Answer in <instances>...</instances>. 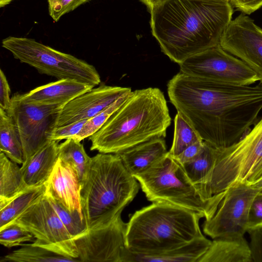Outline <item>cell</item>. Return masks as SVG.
I'll use <instances>...</instances> for the list:
<instances>
[{"instance_id": "6da1fadb", "label": "cell", "mask_w": 262, "mask_h": 262, "mask_svg": "<svg viewBox=\"0 0 262 262\" xmlns=\"http://www.w3.org/2000/svg\"><path fill=\"white\" fill-rule=\"evenodd\" d=\"M169 100L202 139L217 149L237 142L262 110V84L212 82L181 72L168 82Z\"/></svg>"}, {"instance_id": "7a4b0ae2", "label": "cell", "mask_w": 262, "mask_h": 262, "mask_svg": "<svg viewBox=\"0 0 262 262\" xmlns=\"http://www.w3.org/2000/svg\"><path fill=\"white\" fill-rule=\"evenodd\" d=\"M150 11L153 36L162 51L179 64L220 45L233 9L230 0H165Z\"/></svg>"}, {"instance_id": "3957f363", "label": "cell", "mask_w": 262, "mask_h": 262, "mask_svg": "<svg viewBox=\"0 0 262 262\" xmlns=\"http://www.w3.org/2000/svg\"><path fill=\"white\" fill-rule=\"evenodd\" d=\"M166 100L157 88L137 90L95 133L91 150L117 154L156 138H164L170 125Z\"/></svg>"}, {"instance_id": "277c9868", "label": "cell", "mask_w": 262, "mask_h": 262, "mask_svg": "<svg viewBox=\"0 0 262 262\" xmlns=\"http://www.w3.org/2000/svg\"><path fill=\"white\" fill-rule=\"evenodd\" d=\"M117 154L91 158L81 184L82 211L88 230L106 225L135 198L140 184Z\"/></svg>"}, {"instance_id": "5b68a950", "label": "cell", "mask_w": 262, "mask_h": 262, "mask_svg": "<svg viewBox=\"0 0 262 262\" xmlns=\"http://www.w3.org/2000/svg\"><path fill=\"white\" fill-rule=\"evenodd\" d=\"M200 219L184 208L152 202L130 215L126 223L125 247L135 252L152 254L182 246L204 236Z\"/></svg>"}, {"instance_id": "8992f818", "label": "cell", "mask_w": 262, "mask_h": 262, "mask_svg": "<svg viewBox=\"0 0 262 262\" xmlns=\"http://www.w3.org/2000/svg\"><path fill=\"white\" fill-rule=\"evenodd\" d=\"M134 177L149 201L184 208L205 220L213 216L226 192L204 199L198 185L189 180L181 165L168 152L156 164Z\"/></svg>"}, {"instance_id": "52a82bcc", "label": "cell", "mask_w": 262, "mask_h": 262, "mask_svg": "<svg viewBox=\"0 0 262 262\" xmlns=\"http://www.w3.org/2000/svg\"><path fill=\"white\" fill-rule=\"evenodd\" d=\"M217 150L211 172L204 184L198 185L204 199L249 180L262 160V118L237 142Z\"/></svg>"}, {"instance_id": "ba28073f", "label": "cell", "mask_w": 262, "mask_h": 262, "mask_svg": "<svg viewBox=\"0 0 262 262\" xmlns=\"http://www.w3.org/2000/svg\"><path fill=\"white\" fill-rule=\"evenodd\" d=\"M2 47L21 62L58 80L74 79L94 87L101 82L100 76L93 65L34 39L9 36L2 40Z\"/></svg>"}, {"instance_id": "9c48e42d", "label": "cell", "mask_w": 262, "mask_h": 262, "mask_svg": "<svg viewBox=\"0 0 262 262\" xmlns=\"http://www.w3.org/2000/svg\"><path fill=\"white\" fill-rule=\"evenodd\" d=\"M12 224L19 225L34 235L35 240L32 245L79 260L75 242L45 193Z\"/></svg>"}, {"instance_id": "30bf717a", "label": "cell", "mask_w": 262, "mask_h": 262, "mask_svg": "<svg viewBox=\"0 0 262 262\" xmlns=\"http://www.w3.org/2000/svg\"><path fill=\"white\" fill-rule=\"evenodd\" d=\"M179 65L180 72L185 74L214 82L249 85L259 80L248 66L220 45L189 57Z\"/></svg>"}, {"instance_id": "8fae6325", "label": "cell", "mask_w": 262, "mask_h": 262, "mask_svg": "<svg viewBox=\"0 0 262 262\" xmlns=\"http://www.w3.org/2000/svg\"><path fill=\"white\" fill-rule=\"evenodd\" d=\"M64 106L25 102L15 94L6 112L14 120L19 133L24 161L51 141L56 128L59 112Z\"/></svg>"}, {"instance_id": "7c38bea8", "label": "cell", "mask_w": 262, "mask_h": 262, "mask_svg": "<svg viewBox=\"0 0 262 262\" xmlns=\"http://www.w3.org/2000/svg\"><path fill=\"white\" fill-rule=\"evenodd\" d=\"M259 190L246 183H238L226 190L214 214L204 222V233L212 239L244 236L247 231L251 203Z\"/></svg>"}, {"instance_id": "4fadbf2b", "label": "cell", "mask_w": 262, "mask_h": 262, "mask_svg": "<svg viewBox=\"0 0 262 262\" xmlns=\"http://www.w3.org/2000/svg\"><path fill=\"white\" fill-rule=\"evenodd\" d=\"M126 228L120 214L111 223L74 238L78 259L84 262H122Z\"/></svg>"}, {"instance_id": "5bb4252c", "label": "cell", "mask_w": 262, "mask_h": 262, "mask_svg": "<svg viewBox=\"0 0 262 262\" xmlns=\"http://www.w3.org/2000/svg\"><path fill=\"white\" fill-rule=\"evenodd\" d=\"M220 45L248 66L262 84V29L252 19L242 13L231 20Z\"/></svg>"}, {"instance_id": "9a60e30c", "label": "cell", "mask_w": 262, "mask_h": 262, "mask_svg": "<svg viewBox=\"0 0 262 262\" xmlns=\"http://www.w3.org/2000/svg\"><path fill=\"white\" fill-rule=\"evenodd\" d=\"M132 92L129 88L101 84L92 88L66 104L59 112L56 127L76 121L88 120L120 97Z\"/></svg>"}, {"instance_id": "2e32d148", "label": "cell", "mask_w": 262, "mask_h": 262, "mask_svg": "<svg viewBox=\"0 0 262 262\" xmlns=\"http://www.w3.org/2000/svg\"><path fill=\"white\" fill-rule=\"evenodd\" d=\"M81 187L74 170L70 165L58 159L46 184L45 192L53 197L69 212L83 218Z\"/></svg>"}, {"instance_id": "e0dca14e", "label": "cell", "mask_w": 262, "mask_h": 262, "mask_svg": "<svg viewBox=\"0 0 262 262\" xmlns=\"http://www.w3.org/2000/svg\"><path fill=\"white\" fill-rule=\"evenodd\" d=\"M93 88L76 80L65 79L38 86L26 94H18L21 100L28 103L64 106Z\"/></svg>"}, {"instance_id": "ac0fdd59", "label": "cell", "mask_w": 262, "mask_h": 262, "mask_svg": "<svg viewBox=\"0 0 262 262\" xmlns=\"http://www.w3.org/2000/svg\"><path fill=\"white\" fill-rule=\"evenodd\" d=\"M211 243L203 236L178 248L152 254L135 252L125 247L122 262H199Z\"/></svg>"}, {"instance_id": "d6986e66", "label": "cell", "mask_w": 262, "mask_h": 262, "mask_svg": "<svg viewBox=\"0 0 262 262\" xmlns=\"http://www.w3.org/2000/svg\"><path fill=\"white\" fill-rule=\"evenodd\" d=\"M58 142L50 141L24 161L20 168L27 188L46 185L58 159Z\"/></svg>"}, {"instance_id": "ffe728a7", "label": "cell", "mask_w": 262, "mask_h": 262, "mask_svg": "<svg viewBox=\"0 0 262 262\" xmlns=\"http://www.w3.org/2000/svg\"><path fill=\"white\" fill-rule=\"evenodd\" d=\"M163 138H156L117 153L134 177L147 170L168 153Z\"/></svg>"}, {"instance_id": "44dd1931", "label": "cell", "mask_w": 262, "mask_h": 262, "mask_svg": "<svg viewBox=\"0 0 262 262\" xmlns=\"http://www.w3.org/2000/svg\"><path fill=\"white\" fill-rule=\"evenodd\" d=\"M199 262H252L249 245L244 236L213 239Z\"/></svg>"}, {"instance_id": "7402d4cb", "label": "cell", "mask_w": 262, "mask_h": 262, "mask_svg": "<svg viewBox=\"0 0 262 262\" xmlns=\"http://www.w3.org/2000/svg\"><path fill=\"white\" fill-rule=\"evenodd\" d=\"M29 188L26 186L21 168L3 152L0 154V209Z\"/></svg>"}, {"instance_id": "603a6c76", "label": "cell", "mask_w": 262, "mask_h": 262, "mask_svg": "<svg viewBox=\"0 0 262 262\" xmlns=\"http://www.w3.org/2000/svg\"><path fill=\"white\" fill-rule=\"evenodd\" d=\"M0 150L17 164L24 162V154L18 128L7 112L0 108Z\"/></svg>"}, {"instance_id": "cb8c5ba5", "label": "cell", "mask_w": 262, "mask_h": 262, "mask_svg": "<svg viewBox=\"0 0 262 262\" xmlns=\"http://www.w3.org/2000/svg\"><path fill=\"white\" fill-rule=\"evenodd\" d=\"M46 191V185L29 188L8 202L0 209V230L12 224Z\"/></svg>"}, {"instance_id": "d4e9b609", "label": "cell", "mask_w": 262, "mask_h": 262, "mask_svg": "<svg viewBox=\"0 0 262 262\" xmlns=\"http://www.w3.org/2000/svg\"><path fill=\"white\" fill-rule=\"evenodd\" d=\"M217 149L204 141L203 148L194 159L181 165L189 180L194 184H204L216 161Z\"/></svg>"}, {"instance_id": "484cf974", "label": "cell", "mask_w": 262, "mask_h": 262, "mask_svg": "<svg viewBox=\"0 0 262 262\" xmlns=\"http://www.w3.org/2000/svg\"><path fill=\"white\" fill-rule=\"evenodd\" d=\"M58 159L70 165L76 173L81 185L86 176L91 158L85 152L83 145L74 138L66 139L59 144Z\"/></svg>"}, {"instance_id": "4316f807", "label": "cell", "mask_w": 262, "mask_h": 262, "mask_svg": "<svg viewBox=\"0 0 262 262\" xmlns=\"http://www.w3.org/2000/svg\"><path fill=\"white\" fill-rule=\"evenodd\" d=\"M13 251L5 255L4 261L15 262H74L77 259L65 257L41 247L31 244Z\"/></svg>"}, {"instance_id": "83f0119b", "label": "cell", "mask_w": 262, "mask_h": 262, "mask_svg": "<svg viewBox=\"0 0 262 262\" xmlns=\"http://www.w3.org/2000/svg\"><path fill=\"white\" fill-rule=\"evenodd\" d=\"M174 123L173 139L168 151V154L173 158L189 145L202 140L193 127L178 112L174 117Z\"/></svg>"}, {"instance_id": "f1b7e54d", "label": "cell", "mask_w": 262, "mask_h": 262, "mask_svg": "<svg viewBox=\"0 0 262 262\" xmlns=\"http://www.w3.org/2000/svg\"><path fill=\"white\" fill-rule=\"evenodd\" d=\"M129 94L120 97L94 117L88 119L80 132L73 138L81 141L97 132L124 103Z\"/></svg>"}, {"instance_id": "f546056e", "label": "cell", "mask_w": 262, "mask_h": 262, "mask_svg": "<svg viewBox=\"0 0 262 262\" xmlns=\"http://www.w3.org/2000/svg\"><path fill=\"white\" fill-rule=\"evenodd\" d=\"M45 194L51 205L73 239L81 236L88 230L83 218L79 215L71 213L53 197L46 192Z\"/></svg>"}, {"instance_id": "4dcf8cb0", "label": "cell", "mask_w": 262, "mask_h": 262, "mask_svg": "<svg viewBox=\"0 0 262 262\" xmlns=\"http://www.w3.org/2000/svg\"><path fill=\"white\" fill-rule=\"evenodd\" d=\"M34 238L31 232L15 224L0 230V243L7 248L24 245V242L32 241Z\"/></svg>"}, {"instance_id": "1f68e13d", "label": "cell", "mask_w": 262, "mask_h": 262, "mask_svg": "<svg viewBox=\"0 0 262 262\" xmlns=\"http://www.w3.org/2000/svg\"><path fill=\"white\" fill-rule=\"evenodd\" d=\"M91 0H48L50 16L54 21H58L64 14L70 12L81 5Z\"/></svg>"}, {"instance_id": "d6a6232c", "label": "cell", "mask_w": 262, "mask_h": 262, "mask_svg": "<svg viewBox=\"0 0 262 262\" xmlns=\"http://www.w3.org/2000/svg\"><path fill=\"white\" fill-rule=\"evenodd\" d=\"M262 229V189L256 194L251 203L247 230Z\"/></svg>"}, {"instance_id": "836d02e7", "label": "cell", "mask_w": 262, "mask_h": 262, "mask_svg": "<svg viewBox=\"0 0 262 262\" xmlns=\"http://www.w3.org/2000/svg\"><path fill=\"white\" fill-rule=\"evenodd\" d=\"M87 120L76 121L70 124L56 127L51 135V140L59 141L61 140L74 138L80 132Z\"/></svg>"}, {"instance_id": "e575fe53", "label": "cell", "mask_w": 262, "mask_h": 262, "mask_svg": "<svg viewBox=\"0 0 262 262\" xmlns=\"http://www.w3.org/2000/svg\"><path fill=\"white\" fill-rule=\"evenodd\" d=\"M250 242L249 248L252 262H262V229L248 231Z\"/></svg>"}, {"instance_id": "d590c367", "label": "cell", "mask_w": 262, "mask_h": 262, "mask_svg": "<svg viewBox=\"0 0 262 262\" xmlns=\"http://www.w3.org/2000/svg\"><path fill=\"white\" fill-rule=\"evenodd\" d=\"M204 141L201 140L186 148L174 159L180 165L187 163L196 158L202 151Z\"/></svg>"}, {"instance_id": "8d00e7d4", "label": "cell", "mask_w": 262, "mask_h": 262, "mask_svg": "<svg viewBox=\"0 0 262 262\" xmlns=\"http://www.w3.org/2000/svg\"><path fill=\"white\" fill-rule=\"evenodd\" d=\"M10 88L3 71L0 70V108L6 111L9 106Z\"/></svg>"}, {"instance_id": "74e56055", "label": "cell", "mask_w": 262, "mask_h": 262, "mask_svg": "<svg viewBox=\"0 0 262 262\" xmlns=\"http://www.w3.org/2000/svg\"><path fill=\"white\" fill-rule=\"evenodd\" d=\"M233 6L246 14H250L262 6V0H231Z\"/></svg>"}, {"instance_id": "f35d334b", "label": "cell", "mask_w": 262, "mask_h": 262, "mask_svg": "<svg viewBox=\"0 0 262 262\" xmlns=\"http://www.w3.org/2000/svg\"><path fill=\"white\" fill-rule=\"evenodd\" d=\"M145 4L147 7L150 10L155 6L163 2L165 0H140Z\"/></svg>"}, {"instance_id": "ab89813d", "label": "cell", "mask_w": 262, "mask_h": 262, "mask_svg": "<svg viewBox=\"0 0 262 262\" xmlns=\"http://www.w3.org/2000/svg\"><path fill=\"white\" fill-rule=\"evenodd\" d=\"M253 188L257 189H262V178L258 179L253 183L250 184Z\"/></svg>"}, {"instance_id": "60d3db41", "label": "cell", "mask_w": 262, "mask_h": 262, "mask_svg": "<svg viewBox=\"0 0 262 262\" xmlns=\"http://www.w3.org/2000/svg\"><path fill=\"white\" fill-rule=\"evenodd\" d=\"M13 1L14 0H0V7L1 8L4 7L9 4Z\"/></svg>"}, {"instance_id": "b9f144b4", "label": "cell", "mask_w": 262, "mask_h": 262, "mask_svg": "<svg viewBox=\"0 0 262 262\" xmlns=\"http://www.w3.org/2000/svg\"><path fill=\"white\" fill-rule=\"evenodd\" d=\"M230 1H231V0H230Z\"/></svg>"}]
</instances>
